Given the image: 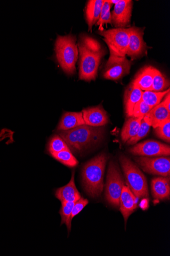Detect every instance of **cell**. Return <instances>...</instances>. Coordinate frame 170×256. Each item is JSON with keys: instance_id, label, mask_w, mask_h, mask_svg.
Wrapping results in <instances>:
<instances>
[{"instance_id": "15", "label": "cell", "mask_w": 170, "mask_h": 256, "mask_svg": "<svg viewBox=\"0 0 170 256\" xmlns=\"http://www.w3.org/2000/svg\"><path fill=\"white\" fill-rule=\"evenodd\" d=\"M132 64V62L126 58L122 62L106 66L103 76L109 80H119L130 74Z\"/></svg>"}, {"instance_id": "11", "label": "cell", "mask_w": 170, "mask_h": 256, "mask_svg": "<svg viewBox=\"0 0 170 256\" xmlns=\"http://www.w3.org/2000/svg\"><path fill=\"white\" fill-rule=\"evenodd\" d=\"M133 8L131 0H120L111 14L112 23L116 28H125L130 24Z\"/></svg>"}, {"instance_id": "13", "label": "cell", "mask_w": 170, "mask_h": 256, "mask_svg": "<svg viewBox=\"0 0 170 256\" xmlns=\"http://www.w3.org/2000/svg\"><path fill=\"white\" fill-rule=\"evenodd\" d=\"M137 198L133 194L128 186H125L120 198V211L122 214L126 224L130 216L137 208Z\"/></svg>"}, {"instance_id": "21", "label": "cell", "mask_w": 170, "mask_h": 256, "mask_svg": "<svg viewBox=\"0 0 170 256\" xmlns=\"http://www.w3.org/2000/svg\"><path fill=\"white\" fill-rule=\"evenodd\" d=\"M104 0H90L87 4L85 10L86 20L89 31L100 19Z\"/></svg>"}, {"instance_id": "9", "label": "cell", "mask_w": 170, "mask_h": 256, "mask_svg": "<svg viewBox=\"0 0 170 256\" xmlns=\"http://www.w3.org/2000/svg\"><path fill=\"white\" fill-rule=\"evenodd\" d=\"M130 152L134 156L155 157L169 156L170 146L155 140H148L137 144L130 148Z\"/></svg>"}, {"instance_id": "2", "label": "cell", "mask_w": 170, "mask_h": 256, "mask_svg": "<svg viewBox=\"0 0 170 256\" xmlns=\"http://www.w3.org/2000/svg\"><path fill=\"white\" fill-rule=\"evenodd\" d=\"M104 134L102 126L93 127L84 124L70 130H61L59 135L70 150L79 153L98 144L101 140Z\"/></svg>"}, {"instance_id": "31", "label": "cell", "mask_w": 170, "mask_h": 256, "mask_svg": "<svg viewBox=\"0 0 170 256\" xmlns=\"http://www.w3.org/2000/svg\"><path fill=\"white\" fill-rule=\"evenodd\" d=\"M153 108L147 104H145L142 100L139 101L134 106L133 113V117L142 118L145 117Z\"/></svg>"}, {"instance_id": "23", "label": "cell", "mask_w": 170, "mask_h": 256, "mask_svg": "<svg viewBox=\"0 0 170 256\" xmlns=\"http://www.w3.org/2000/svg\"><path fill=\"white\" fill-rule=\"evenodd\" d=\"M170 92V88L164 92H154L146 90L143 92L142 100L152 108H154L160 104L163 98Z\"/></svg>"}, {"instance_id": "20", "label": "cell", "mask_w": 170, "mask_h": 256, "mask_svg": "<svg viewBox=\"0 0 170 256\" xmlns=\"http://www.w3.org/2000/svg\"><path fill=\"white\" fill-rule=\"evenodd\" d=\"M85 124L82 112H65L57 128L58 130H68Z\"/></svg>"}, {"instance_id": "8", "label": "cell", "mask_w": 170, "mask_h": 256, "mask_svg": "<svg viewBox=\"0 0 170 256\" xmlns=\"http://www.w3.org/2000/svg\"><path fill=\"white\" fill-rule=\"evenodd\" d=\"M139 166L145 172L164 177L170 175V157L140 156L134 158Z\"/></svg>"}, {"instance_id": "34", "label": "cell", "mask_w": 170, "mask_h": 256, "mask_svg": "<svg viewBox=\"0 0 170 256\" xmlns=\"http://www.w3.org/2000/svg\"><path fill=\"white\" fill-rule=\"evenodd\" d=\"M119 1H120V0H115V1H114V0H111V1H109V2L112 4L115 5L116 4L118 3L119 2Z\"/></svg>"}, {"instance_id": "27", "label": "cell", "mask_w": 170, "mask_h": 256, "mask_svg": "<svg viewBox=\"0 0 170 256\" xmlns=\"http://www.w3.org/2000/svg\"><path fill=\"white\" fill-rule=\"evenodd\" d=\"M112 5L113 4L110 3L108 0L107 1L104 2L100 19L96 23L97 25L99 26V31L104 30L103 26L105 24H107L108 23L112 24L110 9Z\"/></svg>"}, {"instance_id": "10", "label": "cell", "mask_w": 170, "mask_h": 256, "mask_svg": "<svg viewBox=\"0 0 170 256\" xmlns=\"http://www.w3.org/2000/svg\"><path fill=\"white\" fill-rule=\"evenodd\" d=\"M129 29V41L127 55L133 60L147 54L149 46L143 39L144 28L134 26Z\"/></svg>"}, {"instance_id": "29", "label": "cell", "mask_w": 170, "mask_h": 256, "mask_svg": "<svg viewBox=\"0 0 170 256\" xmlns=\"http://www.w3.org/2000/svg\"><path fill=\"white\" fill-rule=\"evenodd\" d=\"M151 126L143 119L141 120L140 128L137 134L127 142L128 146L136 144L142 138L147 136L150 132Z\"/></svg>"}, {"instance_id": "12", "label": "cell", "mask_w": 170, "mask_h": 256, "mask_svg": "<svg viewBox=\"0 0 170 256\" xmlns=\"http://www.w3.org/2000/svg\"><path fill=\"white\" fill-rule=\"evenodd\" d=\"M82 113L85 124L89 126L101 127L109 121L107 112L102 106L84 109Z\"/></svg>"}, {"instance_id": "30", "label": "cell", "mask_w": 170, "mask_h": 256, "mask_svg": "<svg viewBox=\"0 0 170 256\" xmlns=\"http://www.w3.org/2000/svg\"><path fill=\"white\" fill-rule=\"evenodd\" d=\"M155 132L158 137L169 144L170 142V120L155 128Z\"/></svg>"}, {"instance_id": "19", "label": "cell", "mask_w": 170, "mask_h": 256, "mask_svg": "<svg viewBox=\"0 0 170 256\" xmlns=\"http://www.w3.org/2000/svg\"><path fill=\"white\" fill-rule=\"evenodd\" d=\"M155 68L146 66L136 75L133 83L142 90H151L155 75Z\"/></svg>"}, {"instance_id": "16", "label": "cell", "mask_w": 170, "mask_h": 256, "mask_svg": "<svg viewBox=\"0 0 170 256\" xmlns=\"http://www.w3.org/2000/svg\"><path fill=\"white\" fill-rule=\"evenodd\" d=\"M55 196L61 202H76L81 198L76 186L74 172H72L69 182L63 187L56 190Z\"/></svg>"}, {"instance_id": "24", "label": "cell", "mask_w": 170, "mask_h": 256, "mask_svg": "<svg viewBox=\"0 0 170 256\" xmlns=\"http://www.w3.org/2000/svg\"><path fill=\"white\" fill-rule=\"evenodd\" d=\"M52 156L61 162L62 164L69 168H74L79 164L78 160L73 155L70 150H65L59 152L51 154Z\"/></svg>"}, {"instance_id": "26", "label": "cell", "mask_w": 170, "mask_h": 256, "mask_svg": "<svg viewBox=\"0 0 170 256\" xmlns=\"http://www.w3.org/2000/svg\"><path fill=\"white\" fill-rule=\"evenodd\" d=\"M170 82L168 80L155 68V75L153 79L151 91L160 92H164L169 86Z\"/></svg>"}, {"instance_id": "7", "label": "cell", "mask_w": 170, "mask_h": 256, "mask_svg": "<svg viewBox=\"0 0 170 256\" xmlns=\"http://www.w3.org/2000/svg\"><path fill=\"white\" fill-rule=\"evenodd\" d=\"M125 186V180L118 166L111 160L107 172L105 194L106 200L112 206H119L120 196Z\"/></svg>"}, {"instance_id": "33", "label": "cell", "mask_w": 170, "mask_h": 256, "mask_svg": "<svg viewBox=\"0 0 170 256\" xmlns=\"http://www.w3.org/2000/svg\"><path fill=\"white\" fill-rule=\"evenodd\" d=\"M167 108V110L170 112V92L167 94L164 100L162 102Z\"/></svg>"}, {"instance_id": "25", "label": "cell", "mask_w": 170, "mask_h": 256, "mask_svg": "<svg viewBox=\"0 0 170 256\" xmlns=\"http://www.w3.org/2000/svg\"><path fill=\"white\" fill-rule=\"evenodd\" d=\"M76 202H61V207L59 212L61 217V225L65 224L68 232L70 231L71 228V212Z\"/></svg>"}, {"instance_id": "3", "label": "cell", "mask_w": 170, "mask_h": 256, "mask_svg": "<svg viewBox=\"0 0 170 256\" xmlns=\"http://www.w3.org/2000/svg\"><path fill=\"white\" fill-rule=\"evenodd\" d=\"M108 157L101 154L93 158L84 166L82 172L84 189L93 198L101 196L104 188V178Z\"/></svg>"}, {"instance_id": "22", "label": "cell", "mask_w": 170, "mask_h": 256, "mask_svg": "<svg viewBox=\"0 0 170 256\" xmlns=\"http://www.w3.org/2000/svg\"><path fill=\"white\" fill-rule=\"evenodd\" d=\"M142 120L132 117L126 122L121 134V139L124 143H126L137 134Z\"/></svg>"}, {"instance_id": "6", "label": "cell", "mask_w": 170, "mask_h": 256, "mask_svg": "<svg viewBox=\"0 0 170 256\" xmlns=\"http://www.w3.org/2000/svg\"><path fill=\"white\" fill-rule=\"evenodd\" d=\"M119 161L127 186L133 194L137 198H148L149 192L147 180L140 168L124 155L120 156Z\"/></svg>"}, {"instance_id": "14", "label": "cell", "mask_w": 170, "mask_h": 256, "mask_svg": "<svg viewBox=\"0 0 170 256\" xmlns=\"http://www.w3.org/2000/svg\"><path fill=\"white\" fill-rule=\"evenodd\" d=\"M143 120L149 126L155 128L170 120V112L162 102L146 114Z\"/></svg>"}, {"instance_id": "18", "label": "cell", "mask_w": 170, "mask_h": 256, "mask_svg": "<svg viewBox=\"0 0 170 256\" xmlns=\"http://www.w3.org/2000/svg\"><path fill=\"white\" fill-rule=\"evenodd\" d=\"M143 90L132 82L126 89L124 102L125 112L128 118L133 117L135 106L141 100Z\"/></svg>"}, {"instance_id": "4", "label": "cell", "mask_w": 170, "mask_h": 256, "mask_svg": "<svg viewBox=\"0 0 170 256\" xmlns=\"http://www.w3.org/2000/svg\"><path fill=\"white\" fill-rule=\"evenodd\" d=\"M75 36L68 34L65 36H58L55 42V52L57 60L63 72L71 76L76 72V64L79 50Z\"/></svg>"}, {"instance_id": "5", "label": "cell", "mask_w": 170, "mask_h": 256, "mask_svg": "<svg viewBox=\"0 0 170 256\" xmlns=\"http://www.w3.org/2000/svg\"><path fill=\"white\" fill-rule=\"evenodd\" d=\"M129 32V28H121L99 32V34L104 37L110 50V56L106 66L122 62L127 58Z\"/></svg>"}, {"instance_id": "28", "label": "cell", "mask_w": 170, "mask_h": 256, "mask_svg": "<svg viewBox=\"0 0 170 256\" xmlns=\"http://www.w3.org/2000/svg\"><path fill=\"white\" fill-rule=\"evenodd\" d=\"M67 150L69 148L59 136H55L52 138L48 148V150L51 154Z\"/></svg>"}, {"instance_id": "17", "label": "cell", "mask_w": 170, "mask_h": 256, "mask_svg": "<svg viewBox=\"0 0 170 256\" xmlns=\"http://www.w3.org/2000/svg\"><path fill=\"white\" fill-rule=\"evenodd\" d=\"M151 187L152 194L155 198L160 200L170 199V176L154 178L152 181Z\"/></svg>"}, {"instance_id": "32", "label": "cell", "mask_w": 170, "mask_h": 256, "mask_svg": "<svg viewBox=\"0 0 170 256\" xmlns=\"http://www.w3.org/2000/svg\"><path fill=\"white\" fill-rule=\"evenodd\" d=\"M88 203L89 202L87 199L84 198L82 197L77 201L72 209L71 215V220L76 216L79 214L83 210V209L88 204Z\"/></svg>"}, {"instance_id": "1", "label": "cell", "mask_w": 170, "mask_h": 256, "mask_svg": "<svg viewBox=\"0 0 170 256\" xmlns=\"http://www.w3.org/2000/svg\"><path fill=\"white\" fill-rule=\"evenodd\" d=\"M78 46L80 53L79 80H95L101 60L106 52L99 42L87 34L80 36Z\"/></svg>"}]
</instances>
